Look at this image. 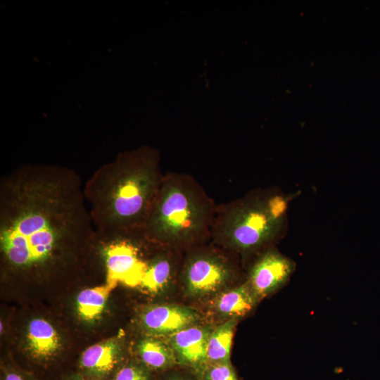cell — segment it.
<instances>
[{"label":"cell","mask_w":380,"mask_h":380,"mask_svg":"<svg viewBox=\"0 0 380 380\" xmlns=\"http://www.w3.org/2000/svg\"><path fill=\"white\" fill-rule=\"evenodd\" d=\"M100 241L80 175L56 165H24L0 179V250L13 269L53 262L67 248Z\"/></svg>","instance_id":"obj_1"},{"label":"cell","mask_w":380,"mask_h":380,"mask_svg":"<svg viewBox=\"0 0 380 380\" xmlns=\"http://www.w3.org/2000/svg\"><path fill=\"white\" fill-rule=\"evenodd\" d=\"M164 174L149 148L122 154L94 172L84 194L103 245L144 236Z\"/></svg>","instance_id":"obj_2"},{"label":"cell","mask_w":380,"mask_h":380,"mask_svg":"<svg viewBox=\"0 0 380 380\" xmlns=\"http://www.w3.org/2000/svg\"><path fill=\"white\" fill-rule=\"evenodd\" d=\"M217 206L191 175L165 173L144 236L153 245L178 250L207 243L211 241Z\"/></svg>","instance_id":"obj_3"},{"label":"cell","mask_w":380,"mask_h":380,"mask_svg":"<svg viewBox=\"0 0 380 380\" xmlns=\"http://www.w3.org/2000/svg\"><path fill=\"white\" fill-rule=\"evenodd\" d=\"M293 194L276 186L251 190L238 198L218 204L211 241L233 253L255 255L274 246L289 227Z\"/></svg>","instance_id":"obj_4"},{"label":"cell","mask_w":380,"mask_h":380,"mask_svg":"<svg viewBox=\"0 0 380 380\" xmlns=\"http://www.w3.org/2000/svg\"><path fill=\"white\" fill-rule=\"evenodd\" d=\"M206 243L188 250L182 264V278L187 291L203 296L225 286L236 274V266L222 251Z\"/></svg>","instance_id":"obj_5"},{"label":"cell","mask_w":380,"mask_h":380,"mask_svg":"<svg viewBox=\"0 0 380 380\" xmlns=\"http://www.w3.org/2000/svg\"><path fill=\"white\" fill-rule=\"evenodd\" d=\"M144 239H120L103 245L106 282L116 285L122 283L131 287L140 286L147 260L141 258L138 243Z\"/></svg>","instance_id":"obj_6"},{"label":"cell","mask_w":380,"mask_h":380,"mask_svg":"<svg viewBox=\"0 0 380 380\" xmlns=\"http://www.w3.org/2000/svg\"><path fill=\"white\" fill-rule=\"evenodd\" d=\"M249 267L247 283L259 298L284 286L296 270V263L275 246L258 253Z\"/></svg>","instance_id":"obj_7"},{"label":"cell","mask_w":380,"mask_h":380,"mask_svg":"<svg viewBox=\"0 0 380 380\" xmlns=\"http://www.w3.org/2000/svg\"><path fill=\"white\" fill-rule=\"evenodd\" d=\"M211 331L191 326L171 336V345L177 363L192 369L198 377L208 365V343Z\"/></svg>","instance_id":"obj_8"},{"label":"cell","mask_w":380,"mask_h":380,"mask_svg":"<svg viewBox=\"0 0 380 380\" xmlns=\"http://www.w3.org/2000/svg\"><path fill=\"white\" fill-rule=\"evenodd\" d=\"M198 319L193 309L176 305H156L142 314L141 321L144 328L151 334L173 335Z\"/></svg>","instance_id":"obj_9"},{"label":"cell","mask_w":380,"mask_h":380,"mask_svg":"<svg viewBox=\"0 0 380 380\" xmlns=\"http://www.w3.org/2000/svg\"><path fill=\"white\" fill-rule=\"evenodd\" d=\"M118 354V342L110 338L87 348L82 355L80 367L86 374L102 378L115 368Z\"/></svg>","instance_id":"obj_10"},{"label":"cell","mask_w":380,"mask_h":380,"mask_svg":"<svg viewBox=\"0 0 380 380\" xmlns=\"http://www.w3.org/2000/svg\"><path fill=\"white\" fill-rule=\"evenodd\" d=\"M175 249L165 246V252L147 261L140 286L151 293H157L168 285L176 270V261L172 252Z\"/></svg>","instance_id":"obj_11"},{"label":"cell","mask_w":380,"mask_h":380,"mask_svg":"<svg viewBox=\"0 0 380 380\" xmlns=\"http://www.w3.org/2000/svg\"><path fill=\"white\" fill-rule=\"evenodd\" d=\"M27 339L31 354L39 359L50 357L60 347V339L56 329L42 318H36L30 322Z\"/></svg>","instance_id":"obj_12"},{"label":"cell","mask_w":380,"mask_h":380,"mask_svg":"<svg viewBox=\"0 0 380 380\" xmlns=\"http://www.w3.org/2000/svg\"><path fill=\"white\" fill-rule=\"evenodd\" d=\"M259 300L246 281L222 293L215 305L217 311L223 315L243 317L254 309Z\"/></svg>","instance_id":"obj_13"},{"label":"cell","mask_w":380,"mask_h":380,"mask_svg":"<svg viewBox=\"0 0 380 380\" xmlns=\"http://www.w3.org/2000/svg\"><path fill=\"white\" fill-rule=\"evenodd\" d=\"M117 285L106 282L102 286L82 290L77 296V310L82 319L92 321L103 312L111 291Z\"/></svg>","instance_id":"obj_14"},{"label":"cell","mask_w":380,"mask_h":380,"mask_svg":"<svg viewBox=\"0 0 380 380\" xmlns=\"http://www.w3.org/2000/svg\"><path fill=\"white\" fill-rule=\"evenodd\" d=\"M138 348L140 359L148 369L165 370L177 364L173 350L159 340L145 338Z\"/></svg>","instance_id":"obj_15"},{"label":"cell","mask_w":380,"mask_h":380,"mask_svg":"<svg viewBox=\"0 0 380 380\" xmlns=\"http://www.w3.org/2000/svg\"><path fill=\"white\" fill-rule=\"evenodd\" d=\"M236 321L231 319L211 332L208 343V363L230 362Z\"/></svg>","instance_id":"obj_16"},{"label":"cell","mask_w":380,"mask_h":380,"mask_svg":"<svg viewBox=\"0 0 380 380\" xmlns=\"http://www.w3.org/2000/svg\"><path fill=\"white\" fill-rule=\"evenodd\" d=\"M198 378L199 380H238L230 362L208 363Z\"/></svg>","instance_id":"obj_17"},{"label":"cell","mask_w":380,"mask_h":380,"mask_svg":"<svg viewBox=\"0 0 380 380\" xmlns=\"http://www.w3.org/2000/svg\"><path fill=\"white\" fill-rule=\"evenodd\" d=\"M148 369L135 365H128L122 367L113 380H150Z\"/></svg>","instance_id":"obj_18"},{"label":"cell","mask_w":380,"mask_h":380,"mask_svg":"<svg viewBox=\"0 0 380 380\" xmlns=\"http://www.w3.org/2000/svg\"><path fill=\"white\" fill-rule=\"evenodd\" d=\"M163 380H194L191 376L177 372H174L167 376Z\"/></svg>","instance_id":"obj_19"},{"label":"cell","mask_w":380,"mask_h":380,"mask_svg":"<svg viewBox=\"0 0 380 380\" xmlns=\"http://www.w3.org/2000/svg\"><path fill=\"white\" fill-rule=\"evenodd\" d=\"M4 380H25L21 375L15 372L7 373Z\"/></svg>","instance_id":"obj_20"},{"label":"cell","mask_w":380,"mask_h":380,"mask_svg":"<svg viewBox=\"0 0 380 380\" xmlns=\"http://www.w3.org/2000/svg\"><path fill=\"white\" fill-rule=\"evenodd\" d=\"M75 380H80V379H75Z\"/></svg>","instance_id":"obj_21"}]
</instances>
